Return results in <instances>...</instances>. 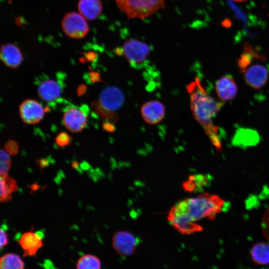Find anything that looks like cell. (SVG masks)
I'll use <instances>...</instances> for the list:
<instances>
[{"label": "cell", "mask_w": 269, "mask_h": 269, "mask_svg": "<svg viewBox=\"0 0 269 269\" xmlns=\"http://www.w3.org/2000/svg\"><path fill=\"white\" fill-rule=\"evenodd\" d=\"M187 91L190 96V108L196 120L203 128L217 150L222 151L219 129L212 118L220 111L223 103L215 101L208 95L198 78L189 84Z\"/></svg>", "instance_id": "obj_1"}, {"label": "cell", "mask_w": 269, "mask_h": 269, "mask_svg": "<svg viewBox=\"0 0 269 269\" xmlns=\"http://www.w3.org/2000/svg\"><path fill=\"white\" fill-rule=\"evenodd\" d=\"M118 7L128 19H143L165 7V0H115Z\"/></svg>", "instance_id": "obj_3"}, {"label": "cell", "mask_w": 269, "mask_h": 269, "mask_svg": "<svg viewBox=\"0 0 269 269\" xmlns=\"http://www.w3.org/2000/svg\"><path fill=\"white\" fill-rule=\"evenodd\" d=\"M215 89L218 97L223 101L233 99L237 93L236 84L234 79L229 75H224L218 80Z\"/></svg>", "instance_id": "obj_15"}, {"label": "cell", "mask_w": 269, "mask_h": 269, "mask_svg": "<svg viewBox=\"0 0 269 269\" xmlns=\"http://www.w3.org/2000/svg\"><path fill=\"white\" fill-rule=\"evenodd\" d=\"M251 256L254 262L258 265L269 264V244L265 242L256 243L252 248Z\"/></svg>", "instance_id": "obj_19"}, {"label": "cell", "mask_w": 269, "mask_h": 269, "mask_svg": "<svg viewBox=\"0 0 269 269\" xmlns=\"http://www.w3.org/2000/svg\"><path fill=\"white\" fill-rule=\"evenodd\" d=\"M5 149L9 154L15 155L18 151V145L17 142L13 140H9L4 145Z\"/></svg>", "instance_id": "obj_26"}, {"label": "cell", "mask_w": 269, "mask_h": 269, "mask_svg": "<svg viewBox=\"0 0 269 269\" xmlns=\"http://www.w3.org/2000/svg\"><path fill=\"white\" fill-rule=\"evenodd\" d=\"M0 200L1 202H5L12 199L11 193L18 190V186L15 179L7 176L0 178Z\"/></svg>", "instance_id": "obj_20"}, {"label": "cell", "mask_w": 269, "mask_h": 269, "mask_svg": "<svg viewBox=\"0 0 269 269\" xmlns=\"http://www.w3.org/2000/svg\"><path fill=\"white\" fill-rule=\"evenodd\" d=\"M72 137L66 132L59 133L55 138L56 143L60 147L67 146L71 143Z\"/></svg>", "instance_id": "obj_25"}, {"label": "cell", "mask_w": 269, "mask_h": 269, "mask_svg": "<svg viewBox=\"0 0 269 269\" xmlns=\"http://www.w3.org/2000/svg\"><path fill=\"white\" fill-rule=\"evenodd\" d=\"M232 24V20L229 18H225L223 19L221 24L224 28H229L231 26Z\"/></svg>", "instance_id": "obj_31"}, {"label": "cell", "mask_w": 269, "mask_h": 269, "mask_svg": "<svg viewBox=\"0 0 269 269\" xmlns=\"http://www.w3.org/2000/svg\"><path fill=\"white\" fill-rule=\"evenodd\" d=\"M121 48L122 55L135 68L146 61L150 52V47L147 44L134 38L126 40Z\"/></svg>", "instance_id": "obj_4"}, {"label": "cell", "mask_w": 269, "mask_h": 269, "mask_svg": "<svg viewBox=\"0 0 269 269\" xmlns=\"http://www.w3.org/2000/svg\"><path fill=\"white\" fill-rule=\"evenodd\" d=\"M7 227L5 224L1 226L0 229V248L1 249L8 244V234L5 231Z\"/></svg>", "instance_id": "obj_27"}, {"label": "cell", "mask_w": 269, "mask_h": 269, "mask_svg": "<svg viewBox=\"0 0 269 269\" xmlns=\"http://www.w3.org/2000/svg\"><path fill=\"white\" fill-rule=\"evenodd\" d=\"M43 234L41 232L32 231L24 233L19 238L18 243L23 250V256H35L38 250L44 245L42 241Z\"/></svg>", "instance_id": "obj_11"}, {"label": "cell", "mask_w": 269, "mask_h": 269, "mask_svg": "<svg viewBox=\"0 0 269 269\" xmlns=\"http://www.w3.org/2000/svg\"><path fill=\"white\" fill-rule=\"evenodd\" d=\"M38 185L37 184H34L31 185V189L33 190H35L38 188Z\"/></svg>", "instance_id": "obj_35"}, {"label": "cell", "mask_w": 269, "mask_h": 269, "mask_svg": "<svg viewBox=\"0 0 269 269\" xmlns=\"http://www.w3.org/2000/svg\"><path fill=\"white\" fill-rule=\"evenodd\" d=\"M11 166V159L7 153L3 149L0 151V178L8 176V171Z\"/></svg>", "instance_id": "obj_24"}, {"label": "cell", "mask_w": 269, "mask_h": 269, "mask_svg": "<svg viewBox=\"0 0 269 269\" xmlns=\"http://www.w3.org/2000/svg\"><path fill=\"white\" fill-rule=\"evenodd\" d=\"M124 96L118 88L110 86L104 89L98 100L100 105L105 109L116 112L123 104Z\"/></svg>", "instance_id": "obj_9"}, {"label": "cell", "mask_w": 269, "mask_h": 269, "mask_svg": "<svg viewBox=\"0 0 269 269\" xmlns=\"http://www.w3.org/2000/svg\"><path fill=\"white\" fill-rule=\"evenodd\" d=\"M0 57L6 66L12 68L18 67L23 61L20 49L13 43H6L1 46Z\"/></svg>", "instance_id": "obj_14"}, {"label": "cell", "mask_w": 269, "mask_h": 269, "mask_svg": "<svg viewBox=\"0 0 269 269\" xmlns=\"http://www.w3.org/2000/svg\"><path fill=\"white\" fill-rule=\"evenodd\" d=\"M103 128L105 131L109 132H114L115 130L113 124L109 122H104Z\"/></svg>", "instance_id": "obj_30"}, {"label": "cell", "mask_w": 269, "mask_h": 269, "mask_svg": "<svg viewBox=\"0 0 269 269\" xmlns=\"http://www.w3.org/2000/svg\"><path fill=\"white\" fill-rule=\"evenodd\" d=\"M139 244V238L128 232L119 231L113 237V248L120 256L123 257L133 255Z\"/></svg>", "instance_id": "obj_7"}, {"label": "cell", "mask_w": 269, "mask_h": 269, "mask_svg": "<svg viewBox=\"0 0 269 269\" xmlns=\"http://www.w3.org/2000/svg\"><path fill=\"white\" fill-rule=\"evenodd\" d=\"M92 106L97 115L104 122H109L116 124L119 119V115L116 112H111L104 109L100 104L98 100L94 101L92 103Z\"/></svg>", "instance_id": "obj_23"}, {"label": "cell", "mask_w": 269, "mask_h": 269, "mask_svg": "<svg viewBox=\"0 0 269 269\" xmlns=\"http://www.w3.org/2000/svg\"><path fill=\"white\" fill-rule=\"evenodd\" d=\"M141 114L146 123L156 124L164 118L165 108L161 102L155 100L150 101L142 105Z\"/></svg>", "instance_id": "obj_13"}, {"label": "cell", "mask_w": 269, "mask_h": 269, "mask_svg": "<svg viewBox=\"0 0 269 269\" xmlns=\"http://www.w3.org/2000/svg\"><path fill=\"white\" fill-rule=\"evenodd\" d=\"M174 206L186 213L193 222L204 218L213 220L217 213L227 207V203L218 196L207 193L181 200Z\"/></svg>", "instance_id": "obj_2"}, {"label": "cell", "mask_w": 269, "mask_h": 269, "mask_svg": "<svg viewBox=\"0 0 269 269\" xmlns=\"http://www.w3.org/2000/svg\"><path fill=\"white\" fill-rule=\"evenodd\" d=\"M77 7L79 13L88 20L97 19L103 10L101 0H79Z\"/></svg>", "instance_id": "obj_16"}, {"label": "cell", "mask_w": 269, "mask_h": 269, "mask_svg": "<svg viewBox=\"0 0 269 269\" xmlns=\"http://www.w3.org/2000/svg\"><path fill=\"white\" fill-rule=\"evenodd\" d=\"M87 87L84 85H80L77 89V94L78 96L83 95L86 91Z\"/></svg>", "instance_id": "obj_33"}, {"label": "cell", "mask_w": 269, "mask_h": 269, "mask_svg": "<svg viewBox=\"0 0 269 269\" xmlns=\"http://www.w3.org/2000/svg\"><path fill=\"white\" fill-rule=\"evenodd\" d=\"M259 141L258 133L251 129H239L233 139V144L241 147L256 145Z\"/></svg>", "instance_id": "obj_18"}, {"label": "cell", "mask_w": 269, "mask_h": 269, "mask_svg": "<svg viewBox=\"0 0 269 269\" xmlns=\"http://www.w3.org/2000/svg\"><path fill=\"white\" fill-rule=\"evenodd\" d=\"M89 80L92 83H96L97 82L102 81L100 74L95 71H91L89 76Z\"/></svg>", "instance_id": "obj_28"}, {"label": "cell", "mask_w": 269, "mask_h": 269, "mask_svg": "<svg viewBox=\"0 0 269 269\" xmlns=\"http://www.w3.org/2000/svg\"><path fill=\"white\" fill-rule=\"evenodd\" d=\"M61 26L67 36L76 39L84 38L90 30L86 19L76 12L67 13L62 21Z\"/></svg>", "instance_id": "obj_5"}, {"label": "cell", "mask_w": 269, "mask_h": 269, "mask_svg": "<svg viewBox=\"0 0 269 269\" xmlns=\"http://www.w3.org/2000/svg\"><path fill=\"white\" fill-rule=\"evenodd\" d=\"M72 166L73 168L78 170L80 169L79 163L77 161H74L72 162Z\"/></svg>", "instance_id": "obj_34"}, {"label": "cell", "mask_w": 269, "mask_h": 269, "mask_svg": "<svg viewBox=\"0 0 269 269\" xmlns=\"http://www.w3.org/2000/svg\"><path fill=\"white\" fill-rule=\"evenodd\" d=\"M38 163L41 168H43L47 166L49 164V160L47 159L42 158L39 160Z\"/></svg>", "instance_id": "obj_32"}, {"label": "cell", "mask_w": 269, "mask_h": 269, "mask_svg": "<svg viewBox=\"0 0 269 269\" xmlns=\"http://www.w3.org/2000/svg\"><path fill=\"white\" fill-rule=\"evenodd\" d=\"M63 123L69 131L73 133H78L85 128L87 123V117L83 111L72 107L64 112Z\"/></svg>", "instance_id": "obj_10"}, {"label": "cell", "mask_w": 269, "mask_h": 269, "mask_svg": "<svg viewBox=\"0 0 269 269\" xmlns=\"http://www.w3.org/2000/svg\"><path fill=\"white\" fill-rule=\"evenodd\" d=\"M39 96L43 100L50 102L57 99L61 94L60 86L54 80H45L41 82L37 89Z\"/></svg>", "instance_id": "obj_17"}, {"label": "cell", "mask_w": 269, "mask_h": 269, "mask_svg": "<svg viewBox=\"0 0 269 269\" xmlns=\"http://www.w3.org/2000/svg\"><path fill=\"white\" fill-rule=\"evenodd\" d=\"M85 56L87 60L92 62L96 59L97 54L96 52L91 51L85 53Z\"/></svg>", "instance_id": "obj_29"}, {"label": "cell", "mask_w": 269, "mask_h": 269, "mask_svg": "<svg viewBox=\"0 0 269 269\" xmlns=\"http://www.w3.org/2000/svg\"><path fill=\"white\" fill-rule=\"evenodd\" d=\"M167 219L171 226L182 234L190 235L203 230L201 225L194 223L186 213L175 206L171 208Z\"/></svg>", "instance_id": "obj_6"}, {"label": "cell", "mask_w": 269, "mask_h": 269, "mask_svg": "<svg viewBox=\"0 0 269 269\" xmlns=\"http://www.w3.org/2000/svg\"><path fill=\"white\" fill-rule=\"evenodd\" d=\"M244 79L246 83L255 89L262 88L267 83L269 72L267 68L262 65L256 64L246 69Z\"/></svg>", "instance_id": "obj_12"}, {"label": "cell", "mask_w": 269, "mask_h": 269, "mask_svg": "<svg viewBox=\"0 0 269 269\" xmlns=\"http://www.w3.org/2000/svg\"><path fill=\"white\" fill-rule=\"evenodd\" d=\"M233 0L236 1H238V2H242V1H246L247 0Z\"/></svg>", "instance_id": "obj_36"}, {"label": "cell", "mask_w": 269, "mask_h": 269, "mask_svg": "<svg viewBox=\"0 0 269 269\" xmlns=\"http://www.w3.org/2000/svg\"><path fill=\"white\" fill-rule=\"evenodd\" d=\"M25 264L17 254L7 253L0 259V269H24Z\"/></svg>", "instance_id": "obj_21"}, {"label": "cell", "mask_w": 269, "mask_h": 269, "mask_svg": "<svg viewBox=\"0 0 269 269\" xmlns=\"http://www.w3.org/2000/svg\"><path fill=\"white\" fill-rule=\"evenodd\" d=\"M76 269H101V263L97 257L86 254L78 260Z\"/></svg>", "instance_id": "obj_22"}, {"label": "cell", "mask_w": 269, "mask_h": 269, "mask_svg": "<svg viewBox=\"0 0 269 269\" xmlns=\"http://www.w3.org/2000/svg\"><path fill=\"white\" fill-rule=\"evenodd\" d=\"M19 113L23 122L27 124H35L42 119L44 110L41 104L37 101L27 99L20 105Z\"/></svg>", "instance_id": "obj_8"}]
</instances>
